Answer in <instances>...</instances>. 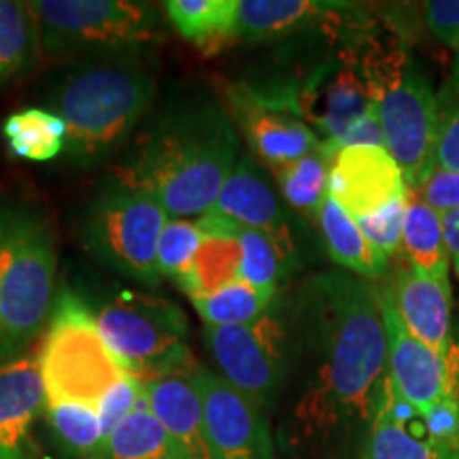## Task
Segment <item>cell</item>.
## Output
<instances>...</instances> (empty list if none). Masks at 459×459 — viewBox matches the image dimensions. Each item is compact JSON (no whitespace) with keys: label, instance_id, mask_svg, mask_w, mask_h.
Wrapping results in <instances>:
<instances>
[{"label":"cell","instance_id":"obj_1","mask_svg":"<svg viewBox=\"0 0 459 459\" xmlns=\"http://www.w3.org/2000/svg\"><path fill=\"white\" fill-rule=\"evenodd\" d=\"M285 294L291 361L281 445L291 459H359L387 383L378 285L321 271Z\"/></svg>","mask_w":459,"mask_h":459},{"label":"cell","instance_id":"obj_2","mask_svg":"<svg viewBox=\"0 0 459 459\" xmlns=\"http://www.w3.org/2000/svg\"><path fill=\"white\" fill-rule=\"evenodd\" d=\"M232 115L211 100H186L143 136L119 179L153 196L170 220L204 217L238 164Z\"/></svg>","mask_w":459,"mask_h":459},{"label":"cell","instance_id":"obj_3","mask_svg":"<svg viewBox=\"0 0 459 459\" xmlns=\"http://www.w3.org/2000/svg\"><path fill=\"white\" fill-rule=\"evenodd\" d=\"M358 56L383 145L419 192L436 170L438 91L398 37H378L375 26L349 39Z\"/></svg>","mask_w":459,"mask_h":459},{"label":"cell","instance_id":"obj_4","mask_svg":"<svg viewBox=\"0 0 459 459\" xmlns=\"http://www.w3.org/2000/svg\"><path fill=\"white\" fill-rule=\"evenodd\" d=\"M156 90V79L130 60L83 62L65 74L51 100L66 124L68 160L77 166L107 160L153 107Z\"/></svg>","mask_w":459,"mask_h":459},{"label":"cell","instance_id":"obj_5","mask_svg":"<svg viewBox=\"0 0 459 459\" xmlns=\"http://www.w3.org/2000/svg\"><path fill=\"white\" fill-rule=\"evenodd\" d=\"M56 243L41 211L0 206V361L24 355L54 311Z\"/></svg>","mask_w":459,"mask_h":459},{"label":"cell","instance_id":"obj_6","mask_svg":"<svg viewBox=\"0 0 459 459\" xmlns=\"http://www.w3.org/2000/svg\"><path fill=\"white\" fill-rule=\"evenodd\" d=\"M43 54L62 60L126 62L160 41L153 4L136 0H34Z\"/></svg>","mask_w":459,"mask_h":459},{"label":"cell","instance_id":"obj_7","mask_svg":"<svg viewBox=\"0 0 459 459\" xmlns=\"http://www.w3.org/2000/svg\"><path fill=\"white\" fill-rule=\"evenodd\" d=\"M37 358L45 404L73 402L99 409L108 389L128 375L107 347L94 313L68 290L56 298Z\"/></svg>","mask_w":459,"mask_h":459},{"label":"cell","instance_id":"obj_8","mask_svg":"<svg viewBox=\"0 0 459 459\" xmlns=\"http://www.w3.org/2000/svg\"><path fill=\"white\" fill-rule=\"evenodd\" d=\"M94 319L124 370L141 383L196 368L189 351V321L172 300L122 291L102 302Z\"/></svg>","mask_w":459,"mask_h":459},{"label":"cell","instance_id":"obj_9","mask_svg":"<svg viewBox=\"0 0 459 459\" xmlns=\"http://www.w3.org/2000/svg\"><path fill=\"white\" fill-rule=\"evenodd\" d=\"M170 217L156 198L124 179H115L91 200L83 217L85 249L102 266L158 285V243Z\"/></svg>","mask_w":459,"mask_h":459},{"label":"cell","instance_id":"obj_10","mask_svg":"<svg viewBox=\"0 0 459 459\" xmlns=\"http://www.w3.org/2000/svg\"><path fill=\"white\" fill-rule=\"evenodd\" d=\"M204 342L220 375L257 409L271 412L283 395L291 361V324L287 294L279 291L260 319L232 328H206Z\"/></svg>","mask_w":459,"mask_h":459},{"label":"cell","instance_id":"obj_11","mask_svg":"<svg viewBox=\"0 0 459 459\" xmlns=\"http://www.w3.org/2000/svg\"><path fill=\"white\" fill-rule=\"evenodd\" d=\"M372 26L368 11L353 3L238 0V39L249 43H274L307 34L344 41Z\"/></svg>","mask_w":459,"mask_h":459},{"label":"cell","instance_id":"obj_12","mask_svg":"<svg viewBox=\"0 0 459 459\" xmlns=\"http://www.w3.org/2000/svg\"><path fill=\"white\" fill-rule=\"evenodd\" d=\"M189 377L203 400L211 459H277L266 412L220 372L196 366Z\"/></svg>","mask_w":459,"mask_h":459},{"label":"cell","instance_id":"obj_13","mask_svg":"<svg viewBox=\"0 0 459 459\" xmlns=\"http://www.w3.org/2000/svg\"><path fill=\"white\" fill-rule=\"evenodd\" d=\"M378 294H381L383 321H385L387 332L389 385L404 404H409L423 417L436 404L453 395L455 370H453L451 353H436L434 349L411 336L381 285H378Z\"/></svg>","mask_w":459,"mask_h":459},{"label":"cell","instance_id":"obj_14","mask_svg":"<svg viewBox=\"0 0 459 459\" xmlns=\"http://www.w3.org/2000/svg\"><path fill=\"white\" fill-rule=\"evenodd\" d=\"M406 194L404 172L383 145H349L334 153L328 196L353 220L381 213Z\"/></svg>","mask_w":459,"mask_h":459},{"label":"cell","instance_id":"obj_15","mask_svg":"<svg viewBox=\"0 0 459 459\" xmlns=\"http://www.w3.org/2000/svg\"><path fill=\"white\" fill-rule=\"evenodd\" d=\"M211 213L226 217L240 228L260 230L277 243L283 254L298 268L300 247H298L294 221L264 175L260 162L249 153H243L237 169L228 177L220 198Z\"/></svg>","mask_w":459,"mask_h":459},{"label":"cell","instance_id":"obj_16","mask_svg":"<svg viewBox=\"0 0 459 459\" xmlns=\"http://www.w3.org/2000/svg\"><path fill=\"white\" fill-rule=\"evenodd\" d=\"M230 115L243 132L251 156L268 169L296 162L324 145L317 132L300 117L283 108L255 100L243 85L230 88Z\"/></svg>","mask_w":459,"mask_h":459},{"label":"cell","instance_id":"obj_17","mask_svg":"<svg viewBox=\"0 0 459 459\" xmlns=\"http://www.w3.org/2000/svg\"><path fill=\"white\" fill-rule=\"evenodd\" d=\"M45 411L37 355L0 361V459H34V426Z\"/></svg>","mask_w":459,"mask_h":459},{"label":"cell","instance_id":"obj_18","mask_svg":"<svg viewBox=\"0 0 459 459\" xmlns=\"http://www.w3.org/2000/svg\"><path fill=\"white\" fill-rule=\"evenodd\" d=\"M402 325L419 342L436 353L453 349V291L449 281L423 277L412 268H400L387 285H381Z\"/></svg>","mask_w":459,"mask_h":459},{"label":"cell","instance_id":"obj_19","mask_svg":"<svg viewBox=\"0 0 459 459\" xmlns=\"http://www.w3.org/2000/svg\"><path fill=\"white\" fill-rule=\"evenodd\" d=\"M145 402L183 459H211L203 400L192 377L172 375L143 383Z\"/></svg>","mask_w":459,"mask_h":459},{"label":"cell","instance_id":"obj_20","mask_svg":"<svg viewBox=\"0 0 459 459\" xmlns=\"http://www.w3.org/2000/svg\"><path fill=\"white\" fill-rule=\"evenodd\" d=\"M198 226L203 230L204 238L192 264H189L187 273L177 281L189 296V300L211 296L238 281L240 262H243L238 223L221 215L209 213L200 217Z\"/></svg>","mask_w":459,"mask_h":459},{"label":"cell","instance_id":"obj_21","mask_svg":"<svg viewBox=\"0 0 459 459\" xmlns=\"http://www.w3.org/2000/svg\"><path fill=\"white\" fill-rule=\"evenodd\" d=\"M359 459H443L428 438L423 417L395 395L389 378Z\"/></svg>","mask_w":459,"mask_h":459},{"label":"cell","instance_id":"obj_22","mask_svg":"<svg viewBox=\"0 0 459 459\" xmlns=\"http://www.w3.org/2000/svg\"><path fill=\"white\" fill-rule=\"evenodd\" d=\"M402 251L412 271L436 281H449L451 251L446 245L445 215L415 189H409L402 223Z\"/></svg>","mask_w":459,"mask_h":459},{"label":"cell","instance_id":"obj_23","mask_svg":"<svg viewBox=\"0 0 459 459\" xmlns=\"http://www.w3.org/2000/svg\"><path fill=\"white\" fill-rule=\"evenodd\" d=\"M317 221L325 251L341 271L372 281V283L385 274L389 262L381 257L370 240L366 238L359 223L330 196L321 206Z\"/></svg>","mask_w":459,"mask_h":459},{"label":"cell","instance_id":"obj_24","mask_svg":"<svg viewBox=\"0 0 459 459\" xmlns=\"http://www.w3.org/2000/svg\"><path fill=\"white\" fill-rule=\"evenodd\" d=\"M170 24L204 54H217L238 39V0H170Z\"/></svg>","mask_w":459,"mask_h":459},{"label":"cell","instance_id":"obj_25","mask_svg":"<svg viewBox=\"0 0 459 459\" xmlns=\"http://www.w3.org/2000/svg\"><path fill=\"white\" fill-rule=\"evenodd\" d=\"M41 54V28L30 3L0 0V85L30 73Z\"/></svg>","mask_w":459,"mask_h":459},{"label":"cell","instance_id":"obj_26","mask_svg":"<svg viewBox=\"0 0 459 459\" xmlns=\"http://www.w3.org/2000/svg\"><path fill=\"white\" fill-rule=\"evenodd\" d=\"M334 153L336 152H332L324 143L317 152L271 170L274 181H277L281 198L291 211L317 221L321 206L328 198L330 169Z\"/></svg>","mask_w":459,"mask_h":459},{"label":"cell","instance_id":"obj_27","mask_svg":"<svg viewBox=\"0 0 459 459\" xmlns=\"http://www.w3.org/2000/svg\"><path fill=\"white\" fill-rule=\"evenodd\" d=\"M3 134L15 158L28 162H49L65 153L66 124L48 108H22L3 124Z\"/></svg>","mask_w":459,"mask_h":459},{"label":"cell","instance_id":"obj_28","mask_svg":"<svg viewBox=\"0 0 459 459\" xmlns=\"http://www.w3.org/2000/svg\"><path fill=\"white\" fill-rule=\"evenodd\" d=\"M99 459H183L147 402L107 434Z\"/></svg>","mask_w":459,"mask_h":459},{"label":"cell","instance_id":"obj_29","mask_svg":"<svg viewBox=\"0 0 459 459\" xmlns=\"http://www.w3.org/2000/svg\"><path fill=\"white\" fill-rule=\"evenodd\" d=\"M279 291L281 290L257 287L238 279L215 294L194 298L192 304L206 328H232V325H247L260 319L277 300Z\"/></svg>","mask_w":459,"mask_h":459},{"label":"cell","instance_id":"obj_30","mask_svg":"<svg viewBox=\"0 0 459 459\" xmlns=\"http://www.w3.org/2000/svg\"><path fill=\"white\" fill-rule=\"evenodd\" d=\"M43 415L62 449L77 457L99 459L107 438L99 411L85 404L60 402L45 404Z\"/></svg>","mask_w":459,"mask_h":459},{"label":"cell","instance_id":"obj_31","mask_svg":"<svg viewBox=\"0 0 459 459\" xmlns=\"http://www.w3.org/2000/svg\"><path fill=\"white\" fill-rule=\"evenodd\" d=\"M238 240L240 249H243L238 279L245 283L281 290V281L296 271L283 249L260 230L240 228Z\"/></svg>","mask_w":459,"mask_h":459},{"label":"cell","instance_id":"obj_32","mask_svg":"<svg viewBox=\"0 0 459 459\" xmlns=\"http://www.w3.org/2000/svg\"><path fill=\"white\" fill-rule=\"evenodd\" d=\"M204 234L198 221L169 220L160 234L158 268L162 277L179 281L187 273Z\"/></svg>","mask_w":459,"mask_h":459},{"label":"cell","instance_id":"obj_33","mask_svg":"<svg viewBox=\"0 0 459 459\" xmlns=\"http://www.w3.org/2000/svg\"><path fill=\"white\" fill-rule=\"evenodd\" d=\"M436 169L459 172V71H451L438 90V143Z\"/></svg>","mask_w":459,"mask_h":459},{"label":"cell","instance_id":"obj_34","mask_svg":"<svg viewBox=\"0 0 459 459\" xmlns=\"http://www.w3.org/2000/svg\"><path fill=\"white\" fill-rule=\"evenodd\" d=\"M406 198H409V194H406ZM406 198L389 204L381 213L364 217V220H355L359 223L361 232L366 234V238L370 240L372 247L387 262L398 254V249L402 247V223H404Z\"/></svg>","mask_w":459,"mask_h":459},{"label":"cell","instance_id":"obj_35","mask_svg":"<svg viewBox=\"0 0 459 459\" xmlns=\"http://www.w3.org/2000/svg\"><path fill=\"white\" fill-rule=\"evenodd\" d=\"M145 400V387L139 378L126 375L122 381L115 383V385L105 394V398L99 404V417L105 428V434H111L126 417L132 415L141 406V402Z\"/></svg>","mask_w":459,"mask_h":459},{"label":"cell","instance_id":"obj_36","mask_svg":"<svg viewBox=\"0 0 459 459\" xmlns=\"http://www.w3.org/2000/svg\"><path fill=\"white\" fill-rule=\"evenodd\" d=\"M419 13L436 41L459 51V0H429L419 4Z\"/></svg>","mask_w":459,"mask_h":459},{"label":"cell","instance_id":"obj_37","mask_svg":"<svg viewBox=\"0 0 459 459\" xmlns=\"http://www.w3.org/2000/svg\"><path fill=\"white\" fill-rule=\"evenodd\" d=\"M428 204H432L438 213H451L459 209V172L434 170L426 186L419 189Z\"/></svg>","mask_w":459,"mask_h":459},{"label":"cell","instance_id":"obj_38","mask_svg":"<svg viewBox=\"0 0 459 459\" xmlns=\"http://www.w3.org/2000/svg\"><path fill=\"white\" fill-rule=\"evenodd\" d=\"M445 232H446V245L451 251V262L455 266L459 277V209L451 211L445 215Z\"/></svg>","mask_w":459,"mask_h":459},{"label":"cell","instance_id":"obj_39","mask_svg":"<svg viewBox=\"0 0 459 459\" xmlns=\"http://www.w3.org/2000/svg\"><path fill=\"white\" fill-rule=\"evenodd\" d=\"M451 71H459V51H457V57H455V65H453Z\"/></svg>","mask_w":459,"mask_h":459}]
</instances>
